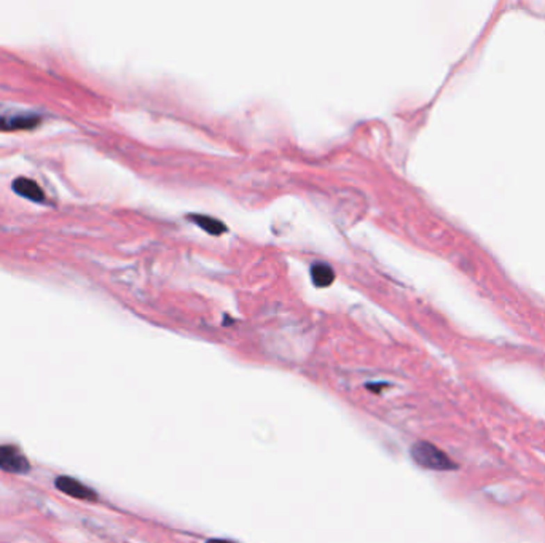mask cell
<instances>
[{
    "instance_id": "3957f363",
    "label": "cell",
    "mask_w": 545,
    "mask_h": 543,
    "mask_svg": "<svg viewBox=\"0 0 545 543\" xmlns=\"http://www.w3.org/2000/svg\"><path fill=\"white\" fill-rule=\"evenodd\" d=\"M56 487L61 492L67 494V496L74 497V499H80V501H96V492L90 490L88 486L81 485L80 481L74 480V478L70 476H59L56 478Z\"/></svg>"
},
{
    "instance_id": "ba28073f",
    "label": "cell",
    "mask_w": 545,
    "mask_h": 543,
    "mask_svg": "<svg viewBox=\"0 0 545 543\" xmlns=\"http://www.w3.org/2000/svg\"><path fill=\"white\" fill-rule=\"evenodd\" d=\"M208 543H234V542H231V540H222V539H212V540H208Z\"/></svg>"
},
{
    "instance_id": "8992f818",
    "label": "cell",
    "mask_w": 545,
    "mask_h": 543,
    "mask_svg": "<svg viewBox=\"0 0 545 543\" xmlns=\"http://www.w3.org/2000/svg\"><path fill=\"white\" fill-rule=\"evenodd\" d=\"M313 279L318 285H329L334 281V271L329 265H314L311 268Z\"/></svg>"
},
{
    "instance_id": "52a82bcc",
    "label": "cell",
    "mask_w": 545,
    "mask_h": 543,
    "mask_svg": "<svg viewBox=\"0 0 545 543\" xmlns=\"http://www.w3.org/2000/svg\"><path fill=\"white\" fill-rule=\"evenodd\" d=\"M198 224L203 226L206 231H211V233L223 231V225L220 224V222H217L215 219H211V217H204V220L198 219Z\"/></svg>"
},
{
    "instance_id": "7a4b0ae2",
    "label": "cell",
    "mask_w": 545,
    "mask_h": 543,
    "mask_svg": "<svg viewBox=\"0 0 545 543\" xmlns=\"http://www.w3.org/2000/svg\"><path fill=\"white\" fill-rule=\"evenodd\" d=\"M0 469L10 474H27L31 464L18 448L0 446Z\"/></svg>"
},
{
    "instance_id": "277c9868",
    "label": "cell",
    "mask_w": 545,
    "mask_h": 543,
    "mask_svg": "<svg viewBox=\"0 0 545 543\" xmlns=\"http://www.w3.org/2000/svg\"><path fill=\"white\" fill-rule=\"evenodd\" d=\"M39 117L32 115H13L0 117V131H21V129H32L39 124Z\"/></svg>"
},
{
    "instance_id": "6da1fadb",
    "label": "cell",
    "mask_w": 545,
    "mask_h": 543,
    "mask_svg": "<svg viewBox=\"0 0 545 543\" xmlns=\"http://www.w3.org/2000/svg\"><path fill=\"white\" fill-rule=\"evenodd\" d=\"M412 459L415 462L428 470L435 471H448L455 470L456 464L446 456L444 451L429 442H416L412 446Z\"/></svg>"
},
{
    "instance_id": "5b68a950",
    "label": "cell",
    "mask_w": 545,
    "mask_h": 543,
    "mask_svg": "<svg viewBox=\"0 0 545 543\" xmlns=\"http://www.w3.org/2000/svg\"><path fill=\"white\" fill-rule=\"evenodd\" d=\"M13 188L16 193L21 194V197H24L31 201H35V203H42V201L45 199L42 188L37 185L34 181H29V178H24V177L16 178L13 183Z\"/></svg>"
}]
</instances>
